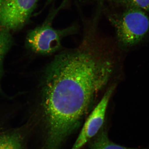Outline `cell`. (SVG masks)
Masks as SVG:
<instances>
[{
    "label": "cell",
    "mask_w": 149,
    "mask_h": 149,
    "mask_svg": "<svg viewBox=\"0 0 149 149\" xmlns=\"http://www.w3.org/2000/svg\"><path fill=\"white\" fill-rule=\"evenodd\" d=\"M114 68L93 35H86L77 47L58 54L48 65L38 95L47 148L59 149L78 128L109 82Z\"/></svg>",
    "instance_id": "cell-1"
},
{
    "label": "cell",
    "mask_w": 149,
    "mask_h": 149,
    "mask_svg": "<svg viewBox=\"0 0 149 149\" xmlns=\"http://www.w3.org/2000/svg\"><path fill=\"white\" fill-rule=\"evenodd\" d=\"M118 42L123 47L136 45L149 30V19L143 11L130 6L118 19H111Z\"/></svg>",
    "instance_id": "cell-2"
},
{
    "label": "cell",
    "mask_w": 149,
    "mask_h": 149,
    "mask_svg": "<svg viewBox=\"0 0 149 149\" xmlns=\"http://www.w3.org/2000/svg\"><path fill=\"white\" fill-rule=\"evenodd\" d=\"M54 16L49 17L39 26L30 30L26 39V45L33 52L51 54L60 49L63 37L74 33L75 26L62 29H55L52 22Z\"/></svg>",
    "instance_id": "cell-3"
},
{
    "label": "cell",
    "mask_w": 149,
    "mask_h": 149,
    "mask_svg": "<svg viewBox=\"0 0 149 149\" xmlns=\"http://www.w3.org/2000/svg\"><path fill=\"white\" fill-rule=\"evenodd\" d=\"M39 0H0V26L14 31L29 21Z\"/></svg>",
    "instance_id": "cell-4"
},
{
    "label": "cell",
    "mask_w": 149,
    "mask_h": 149,
    "mask_svg": "<svg viewBox=\"0 0 149 149\" xmlns=\"http://www.w3.org/2000/svg\"><path fill=\"white\" fill-rule=\"evenodd\" d=\"M115 86L108 88L86 119L82 130L71 149H81L94 138L103 127L108 105Z\"/></svg>",
    "instance_id": "cell-5"
},
{
    "label": "cell",
    "mask_w": 149,
    "mask_h": 149,
    "mask_svg": "<svg viewBox=\"0 0 149 149\" xmlns=\"http://www.w3.org/2000/svg\"><path fill=\"white\" fill-rule=\"evenodd\" d=\"M27 133L25 125L6 128L0 136V149H26Z\"/></svg>",
    "instance_id": "cell-6"
},
{
    "label": "cell",
    "mask_w": 149,
    "mask_h": 149,
    "mask_svg": "<svg viewBox=\"0 0 149 149\" xmlns=\"http://www.w3.org/2000/svg\"><path fill=\"white\" fill-rule=\"evenodd\" d=\"M13 37L10 31L0 26V96L10 98L3 91L1 82L3 75L4 61L7 54L13 45Z\"/></svg>",
    "instance_id": "cell-7"
},
{
    "label": "cell",
    "mask_w": 149,
    "mask_h": 149,
    "mask_svg": "<svg viewBox=\"0 0 149 149\" xmlns=\"http://www.w3.org/2000/svg\"><path fill=\"white\" fill-rule=\"evenodd\" d=\"M88 149H142L131 148L114 143L109 139L107 130L102 128L90 143Z\"/></svg>",
    "instance_id": "cell-8"
},
{
    "label": "cell",
    "mask_w": 149,
    "mask_h": 149,
    "mask_svg": "<svg viewBox=\"0 0 149 149\" xmlns=\"http://www.w3.org/2000/svg\"><path fill=\"white\" fill-rule=\"evenodd\" d=\"M130 6L136 7L149 13V0H127Z\"/></svg>",
    "instance_id": "cell-9"
},
{
    "label": "cell",
    "mask_w": 149,
    "mask_h": 149,
    "mask_svg": "<svg viewBox=\"0 0 149 149\" xmlns=\"http://www.w3.org/2000/svg\"><path fill=\"white\" fill-rule=\"evenodd\" d=\"M2 127L1 128H0V136H1V134L2 132H3V130L4 129L6 128V127H4V128H2Z\"/></svg>",
    "instance_id": "cell-10"
},
{
    "label": "cell",
    "mask_w": 149,
    "mask_h": 149,
    "mask_svg": "<svg viewBox=\"0 0 149 149\" xmlns=\"http://www.w3.org/2000/svg\"><path fill=\"white\" fill-rule=\"evenodd\" d=\"M50 1H52V0H50Z\"/></svg>",
    "instance_id": "cell-11"
}]
</instances>
